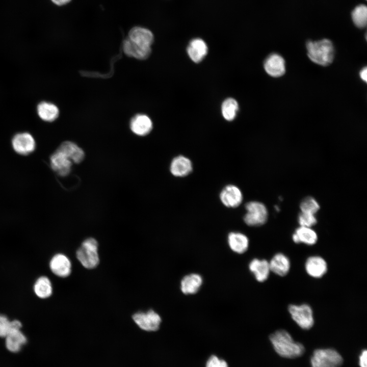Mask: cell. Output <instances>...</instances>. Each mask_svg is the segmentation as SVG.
<instances>
[{
	"label": "cell",
	"mask_w": 367,
	"mask_h": 367,
	"mask_svg": "<svg viewBox=\"0 0 367 367\" xmlns=\"http://www.w3.org/2000/svg\"><path fill=\"white\" fill-rule=\"evenodd\" d=\"M269 339L275 351L282 357L294 359L301 356L305 352L304 346L295 342L286 330L276 331L270 335Z\"/></svg>",
	"instance_id": "6da1fadb"
},
{
	"label": "cell",
	"mask_w": 367,
	"mask_h": 367,
	"mask_svg": "<svg viewBox=\"0 0 367 367\" xmlns=\"http://www.w3.org/2000/svg\"><path fill=\"white\" fill-rule=\"evenodd\" d=\"M307 54L313 63L323 66L331 64L334 58L335 50L331 40H309L306 44Z\"/></svg>",
	"instance_id": "7a4b0ae2"
},
{
	"label": "cell",
	"mask_w": 367,
	"mask_h": 367,
	"mask_svg": "<svg viewBox=\"0 0 367 367\" xmlns=\"http://www.w3.org/2000/svg\"><path fill=\"white\" fill-rule=\"evenodd\" d=\"M343 361L340 353L333 348L316 349L310 358L311 367H340Z\"/></svg>",
	"instance_id": "3957f363"
},
{
	"label": "cell",
	"mask_w": 367,
	"mask_h": 367,
	"mask_svg": "<svg viewBox=\"0 0 367 367\" xmlns=\"http://www.w3.org/2000/svg\"><path fill=\"white\" fill-rule=\"evenodd\" d=\"M76 254L78 260L86 268H94L99 264L98 243L93 238H88L85 240Z\"/></svg>",
	"instance_id": "277c9868"
},
{
	"label": "cell",
	"mask_w": 367,
	"mask_h": 367,
	"mask_svg": "<svg viewBox=\"0 0 367 367\" xmlns=\"http://www.w3.org/2000/svg\"><path fill=\"white\" fill-rule=\"evenodd\" d=\"M288 310L293 320L302 329L308 330L313 326V312L309 305L292 304L289 306Z\"/></svg>",
	"instance_id": "5b68a950"
},
{
	"label": "cell",
	"mask_w": 367,
	"mask_h": 367,
	"mask_svg": "<svg viewBox=\"0 0 367 367\" xmlns=\"http://www.w3.org/2000/svg\"><path fill=\"white\" fill-rule=\"evenodd\" d=\"M247 213L244 216V222L249 226H257L264 224L268 218V211L265 205L257 201L246 203Z\"/></svg>",
	"instance_id": "8992f818"
},
{
	"label": "cell",
	"mask_w": 367,
	"mask_h": 367,
	"mask_svg": "<svg viewBox=\"0 0 367 367\" xmlns=\"http://www.w3.org/2000/svg\"><path fill=\"white\" fill-rule=\"evenodd\" d=\"M133 319L141 329L147 331L158 330L161 323L160 316L153 310L136 313Z\"/></svg>",
	"instance_id": "52a82bcc"
},
{
	"label": "cell",
	"mask_w": 367,
	"mask_h": 367,
	"mask_svg": "<svg viewBox=\"0 0 367 367\" xmlns=\"http://www.w3.org/2000/svg\"><path fill=\"white\" fill-rule=\"evenodd\" d=\"M13 149L21 155H28L36 148V142L33 136L27 132L17 133L12 140Z\"/></svg>",
	"instance_id": "ba28073f"
},
{
	"label": "cell",
	"mask_w": 367,
	"mask_h": 367,
	"mask_svg": "<svg viewBox=\"0 0 367 367\" xmlns=\"http://www.w3.org/2000/svg\"><path fill=\"white\" fill-rule=\"evenodd\" d=\"M264 67L267 73L273 77H280L286 71L285 60L277 53H272L267 57L264 61Z\"/></svg>",
	"instance_id": "9c48e42d"
},
{
	"label": "cell",
	"mask_w": 367,
	"mask_h": 367,
	"mask_svg": "<svg viewBox=\"0 0 367 367\" xmlns=\"http://www.w3.org/2000/svg\"><path fill=\"white\" fill-rule=\"evenodd\" d=\"M49 268L56 276L66 277L71 273V264L69 259L65 255L58 253L54 255L50 260Z\"/></svg>",
	"instance_id": "30bf717a"
},
{
	"label": "cell",
	"mask_w": 367,
	"mask_h": 367,
	"mask_svg": "<svg viewBox=\"0 0 367 367\" xmlns=\"http://www.w3.org/2000/svg\"><path fill=\"white\" fill-rule=\"evenodd\" d=\"M220 197L225 206L232 208L238 206L243 200V195L240 189L232 185L226 186L222 190Z\"/></svg>",
	"instance_id": "8fae6325"
},
{
	"label": "cell",
	"mask_w": 367,
	"mask_h": 367,
	"mask_svg": "<svg viewBox=\"0 0 367 367\" xmlns=\"http://www.w3.org/2000/svg\"><path fill=\"white\" fill-rule=\"evenodd\" d=\"M128 38L135 43L146 47H151L154 40L152 33L148 29L135 27L129 31Z\"/></svg>",
	"instance_id": "7c38bea8"
},
{
	"label": "cell",
	"mask_w": 367,
	"mask_h": 367,
	"mask_svg": "<svg viewBox=\"0 0 367 367\" xmlns=\"http://www.w3.org/2000/svg\"><path fill=\"white\" fill-rule=\"evenodd\" d=\"M53 169L61 176H66L70 171L72 162L61 151L57 150L50 156Z\"/></svg>",
	"instance_id": "4fadbf2b"
},
{
	"label": "cell",
	"mask_w": 367,
	"mask_h": 367,
	"mask_svg": "<svg viewBox=\"0 0 367 367\" xmlns=\"http://www.w3.org/2000/svg\"><path fill=\"white\" fill-rule=\"evenodd\" d=\"M305 267L307 274L314 278L322 277L327 271L326 261L322 257L318 256H312L308 258Z\"/></svg>",
	"instance_id": "5bb4252c"
},
{
	"label": "cell",
	"mask_w": 367,
	"mask_h": 367,
	"mask_svg": "<svg viewBox=\"0 0 367 367\" xmlns=\"http://www.w3.org/2000/svg\"><path fill=\"white\" fill-rule=\"evenodd\" d=\"M130 128L136 135L143 136L148 135L151 132L152 123L147 115L137 114L131 119Z\"/></svg>",
	"instance_id": "9a60e30c"
},
{
	"label": "cell",
	"mask_w": 367,
	"mask_h": 367,
	"mask_svg": "<svg viewBox=\"0 0 367 367\" xmlns=\"http://www.w3.org/2000/svg\"><path fill=\"white\" fill-rule=\"evenodd\" d=\"M122 47L126 55L139 60L147 59L150 56L151 51V47L139 45L128 38L124 40Z\"/></svg>",
	"instance_id": "2e32d148"
},
{
	"label": "cell",
	"mask_w": 367,
	"mask_h": 367,
	"mask_svg": "<svg viewBox=\"0 0 367 367\" xmlns=\"http://www.w3.org/2000/svg\"><path fill=\"white\" fill-rule=\"evenodd\" d=\"M208 47L205 41L200 38L192 39L187 47V53L191 59L196 63L201 61L206 55Z\"/></svg>",
	"instance_id": "e0dca14e"
},
{
	"label": "cell",
	"mask_w": 367,
	"mask_h": 367,
	"mask_svg": "<svg viewBox=\"0 0 367 367\" xmlns=\"http://www.w3.org/2000/svg\"><path fill=\"white\" fill-rule=\"evenodd\" d=\"M192 170L191 161L187 158L179 155L172 161L170 165L171 173L175 176L183 177L188 175Z\"/></svg>",
	"instance_id": "ac0fdd59"
},
{
	"label": "cell",
	"mask_w": 367,
	"mask_h": 367,
	"mask_svg": "<svg viewBox=\"0 0 367 367\" xmlns=\"http://www.w3.org/2000/svg\"><path fill=\"white\" fill-rule=\"evenodd\" d=\"M269 263L270 271L279 276H285L289 272L291 266L290 259L281 253L275 254Z\"/></svg>",
	"instance_id": "d6986e66"
},
{
	"label": "cell",
	"mask_w": 367,
	"mask_h": 367,
	"mask_svg": "<svg viewBox=\"0 0 367 367\" xmlns=\"http://www.w3.org/2000/svg\"><path fill=\"white\" fill-rule=\"evenodd\" d=\"M58 150L64 153L72 162L80 163L85 156L84 151L76 144L70 141L62 143Z\"/></svg>",
	"instance_id": "ffe728a7"
},
{
	"label": "cell",
	"mask_w": 367,
	"mask_h": 367,
	"mask_svg": "<svg viewBox=\"0 0 367 367\" xmlns=\"http://www.w3.org/2000/svg\"><path fill=\"white\" fill-rule=\"evenodd\" d=\"M249 268L259 282L266 280L271 271L269 263L265 259L255 258L250 263Z\"/></svg>",
	"instance_id": "44dd1931"
},
{
	"label": "cell",
	"mask_w": 367,
	"mask_h": 367,
	"mask_svg": "<svg viewBox=\"0 0 367 367\" xmlns=\"http://www.w3.org/2000/svg\"><path fill=\"white\" fill-rule=\"evenodd\" d=\"M5 337L6 347L12 352H18L27 342V338L20 329H11Z\"/></svg>",
	"instance_id": "7402d4cb"
},
{
	"label": "cell",
	"mask_w": 367,
	"mask_h": 367,
	"mask_svg": "<svg viewBox=\"0 0 367 367\" xmlns=\"http://www.w3.org/2000/svg\"><path fill=\"white\" fill-rule=\"evenodd\" d=\"M292 238L296 243H303L308 245H312L317 242L318 235L310 227L300 226L296 230Z\"/></svg>",
	"instance_id": "603a6c76"
},
{
	"label": "cell",
	"mask_w": 367,
	"mask_h": 367,
	"mask_svg": "<svg viewBox=\"0 0 367 367\" xmlns=\"http://www.w3.org/2000/svg\"><path fill=\"white\" fill-rule=\"evenodd\" d=\"M228 242L230 249L238 253L245 252L249 246L248 238L240 232H230L228 237Z\"/></svg>",
	"instance_id": "cb8c5ba5"
},
{
	"label": "cell",
	"mask_w": 367,
	"mask_h": 367,
	"mask_svg": "<svg viewBox=\"0 0 367 367\" xmlns=\"http://www.w3.org/2000/svg\"><path fill=\"white\" fill-rule=\"evenodd\" d=\"M37 111L39 117L47 122L54 121L59 115L58 108L54 103L47 101L40 102L37 106Z\"/></svg>",
	"instance_id": "d4e9b609"
},
{
	"label": "cell",
	"mask_w": 367,
	"mask_h": 367,
	"mask_svg": "<svg viewBox=\"0 0 367 367\" xmlns=\"http://www.w3.org/2000/svg\"><path fill=\"white\" fill-rule=\"evenodd\" d=\"M202 279L197 274H191L185 276L181 281V290L185 294L196 293L200 287Z\"/></svg>",
	"instance_id": "484cf974"
},
{
	"label": "cell",
	"mask_w": 367,
	"mask_h": 367,
	"mask_svg": "<svg viewBox=\"0 0 367 367\" xmlns=\"http://www.w3.org/2000/svg\"><path fill=\"white\" fill-rule=\"evenodd\" d=\"M33 290L39 298H49L53 293V286L50 279L45 276L38 277L34 284Z\"/></svg>",
	"instance_id": "4316f807"
},
{
	"label": "cell",
	"mask_w": 367,
	"mask_h": 367,
	"mask_svg": "<svg viewBox=\"0 0 367 367\" xmlns=\"http://www.w3.org/2000/svg\"><path fill=\"white\" fill-rule=\"evenodd\" d=\"M354 24L359 28H363L367 22V7L363 4L356 6L351 13Z\"/></svg>",
	"instance_id": "83f0119b"
},
{
	"label": "cell",
	"mask_w": 367,
	"mask_h": 367,
	"mask_svg": "<svg viewBox=\"0 0 367 367\" xmlns=\"http://www.w3.org/2000/svg\"><path fill=\"white\" fill-rule=\"evenodd\" d=\"M238 108V102L235 99L232 98L226 99L222 104L221 110L223 117L228 121L233 120L236 116Z\"/></svg>",
	"instance_id": "f1b7e54d"
},
{
	"label": "cell",
	"mask_w": 367,
	"mask_h": 367,
	"mask_svg": "<svg viewBox=\"0 0 367 367\" xmlns=\"http://www.w3.org/2000/svg\"><path fill=\"white\" fill-rule=\"evenodd\" d=\"M301 212L314 215L319 209L318 202L313 198L308 197L303 199L300 203Z\"/></svg>",
	"instance_id": "f546056e"
},
{
	"label": "cell",
	"mask_w": 367,
	"mask_h": 367,
	"mask_svg": "<svg viewBox=\"0 0 367 367\" xmlns=\"http://www.w3.org/2000/svg\"><path fill=\"white\" fill-rule=\"evenodd\" d=\"M300 226L310 227L317 223V220L314 215L301 212L298 217Z\"/></svg>",
	"instance_id": "4dcf8cb0"
},
{
	"label": "cell",
	"mask_w": 367,
	"mask_h": 367,
	"mask_svg": "<svg viewBox=\"0 0 367 367\" xmlns=\"http://www.w3.org/2000/svg\"><path fill=\"white\" fill-rule=\"evenodd\" d=\"M11 330V321L4 314H0V337H6Z\"/></svg>",
	"instance_id": "1f68e13d"
},
{
	"label": "cell",
	"mask_w": 367,
	"mask_h": 367,
	"mask_svg": "<svg viewBox=\"0 0 367 367\" xmlns=\"http://www.w3.org/2000/svg\"><path fill=\"white\" fill-rule=\"evenodd\" d=\"M205 367H228V365L225 360L213 355L207 359Z\"/></svg>",
	"instance_id": "d6a6232c"
},
{
	"label": "cell",
	"mask_w": 367,
	"mask_h": 367,
	"mask_svg": "<svg viewBox=\"0 0 367 367\" xmlns=\"http://www.w3.org/2000/svg\"><path fill=\"white\" fill-rule=\"evenodd\" d=\"M367 351L366 349L362 350L359 356V365L360 367H367L366 364Z\"/></svg>",
	"instance_id": "836d02e7"
},
{
	"label": "cell",
	"mask_w": 367,
	"mask_h": 367,
	"mask_svg": "<svg viewBox=\"0 0 367 367\" xmlns=\"http://www.w3.org/2000/svg\"><path fill=\"white\" fill-rule=\"evenodd\" d=\"M359 76L360 78L364 82H366L367 81V68L365 66L363 68L361 69V70L359 72Z\"/></svg>",
	"instance_id": "e575fe53"
},
{
	"label": "cell",
	"mask_w": 367,
	"mask_h": 367,
	"mask_svg": "<svg viewBox=\"0 0 367 367\" xmlns=\"http://www.w3.org/2000/svg\"><path fill=\"white\" fill-rule=\"evenodd\" d=\"M54 4L62 6L69 3L71 0H50Z\"/></svg>",
	"instance_id": "d590c367"
}]
</instances>
